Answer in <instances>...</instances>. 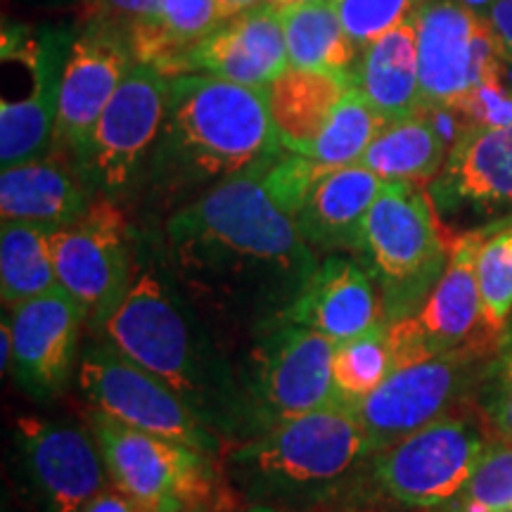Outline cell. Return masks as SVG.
Returning <instances> with one entry per match:
<instances>
[{"mask_svg": "<svg viewBox=\"0 0 512 512\" xmlns=\"http://www.w3.org/2000/svg\"><path fill=\"white\" fill-rule=\"evenodd\" d=\"M418 27L420 93L425 110L458 112L475 88L501 76V43L489 17L460 0H425Z\"/></svg>", "mask_w": 512, "mask_h": 512, "instance_id": "7", "label": "cell"}, {"mask_svg": "<svg viewBox=\"0 0 512 512\" xmlns=\"http://www.w3.org/2000/svg\"><path fill=\"white\" fill-rule=\"evenodd\" d=\"M394 358L387 339V323H377L363 335L335 344L332 380L339 399L354 403L368 396L392 373Z\"/></svg>", "mask_w": 512, "mask_h": 512, "instance_id": "31", "label": "cell"}, {"mask_svg": "<svg viewBox=\"0 0 512 512\" xmlns=\"http://www.w3.org/2000/svg\"><path fill=\"white\" fill-rule=\"evenodd\" d=\"M268 164L216 183L166 226L178 266L204 290H285L292 299L316 268L297 219L266 188Z\"/></svg>", "mask_w": 512, "mask_h": 512, "instance_id": "1", "label": "cell"}, {"mask_svg": "<svg viewBox=\"0 0 512 512\" xmlns=\"http://www.w3.org/2000/svg\"><path fill=\"white\" fill-rule=\"evenodd\" d=\"M17 444L43 512H81L110 484L98 441L79 427L19 418Z\"/></svg>", "mask_w": 512, "mask_h": 512, "instance_id": "16", "label": "cell"}, {"mask_svg": "<svg viewBox=\"0 0 512 512\" xmlns=\"http://www.w3.org/2000/svg\"><path fill=\"white\" fill-rule=\"evenodd\" d=\"M53 228L3 221L0 230V297L5 309L60 290L48 238Z\"/></svg>", "mask_w": 512, "mask_h": 512, "instance_id": "29", "label": "cell"}, {"mask_svg": "<svg viewBox=\"0 0 512 512\" xmlns=\"http://www.w3.org/2000/svg\"><path fill=\"white\" fill-rule=\"evenodd\" d=\"M477 406L486 425L512 444V349H501L477 382Z\"/></svg>", "mask_w": 512, "mask_h": 512, "instance_id": "35", "label": "cell"}, {"mask_svg": "<svg viewBox=\"0 0 512 512\" xmlns=\"http://www.w3.org/2000/svg\"><path fill=\"white\" fill-rule=\"evenodd\" d=\"M273 8H290V5H313V3H332V0H268Z\"/></svg>", "mask_w": 512, "mask_h": 512, "instance_id": "43", "label": "cell"}, {"mask_svg": "<svg viewBox=\"0 0 512 512\" xmlns=\"http://www.w3.org/2000/svg\"><path fill=\"white\" fill-rule=\"evenodd\" d=\"M79 387L98 411L140 432L181 441L219 458L221 441L169 384L131 363L110 344H95L79 361Z\"/></svg>", "mask_w": 512, "mask_h": 512, "instance_id": "10", "label": "cell"}, {"mask_svg": "<svg viewBox=\"0 0 512 512\" xmlns=\"http://www.w3.org/2000/svg\"><path fill=\"white\" fill-rule=\"evenodd\" d=\"M159 3L162 0H88L83 10L88 15L86 22H98L131 41L133 34L157 17Z\"/></svg>", "mask_w": 512, "mask_h": 512, "instance_id": "37", "label": "cell"}, {"mask_svg": "<svg viewBox=\"0 0 512 512\" xmlns=\"http://www.w3.org/2000/svg\"><path fill=\"white\" fill-rule=\"evenodd\" d=\"M479 292L484 328L501 335L512 316V223L489 226V238L479 254Z\"/></svg>", "mask_w": 512, "mask_h": 512, "instance_id": "32", "label": "cell"}, {"mask_svg": "<svg viewBox=\"0 0 512 512\" xmlns=\"http://www.w3.org/2000/svg\"><path fill=\"white\" fill-rule=\"evenodd\" d=\"M330 166L318 164L316 159L297 155V152H290V155L275 157L271 164L264 169V183L266 188L271 190V195L278 200L280 207L297 219L299 209L313 188V183L318 181L320 176L328 171Z\"/></svg>", "mask_w": 512, "mask_h": 512, "instance_id": "36", "label": "cell"}, {"mask_svg": "<svg viewBox=\"0 0 512 512\" xmlns=\"http://www.w3.org/2000/svg\"><path fill=\"white\" fill-rule=\"evenodd\" d=\"M100 328L114 351L169 384L195 413L200 411L204 382L195 342L183 311L157 275H138Z\"/></svg>", "mask_w": 512, "mask_h": 512, "instance_id": "9", "label": "cell"}, {"mask_svg": "<svg viewBox=\"0 0 512 512\" xmlns=\"http://www.w3.org/2000/svg\"><path fill=\"white\" fill-rule=\"evenodd\" d=\"M88 427L105 458L110 482L150 510L159 505H188L204 512L238 510V496L211 453L140 432L98 408L88 418Z\"/></svg>", "mask_w": 512, "mask_h": 512, "instance_id": "5", "label": "cell"}, {"mask_svg": "<svg viewBox=\"0 0 512 512\" xmlns=\"http://www.w3.org/2000/svg\"><path fill=\"white\" fill-rule=\"evenodd\" d=\"M486 238H489V226L460 233L451 242V256H448L444 275L434 285L420 311L387 323L394 366L467 347L472 332L479 325L484 328L479 254Z\"/></svg>", "mask_w": 512, "mask_h": 512, "instance_id": "13", "label": "cell"}, {"mask_svg": "<svg viewBox=\"0 0 512 512\" xmlns=\"http://www.w3.org/2000/svg\"><path fill=\"white\" fill-rule=\"evenodd\" d=\"M290 67L280 10L271 3L226 19L183 57L178 74H211L266 88ZM176 74V76H178Z\"/></svg>", "mask_w": 512, "mask_h": 512, "instance_id": "20", "label": "cell"}, {"mask_svg": "<svg viewBox=\"0 0 512 512\" xmlns=\"http://www.w3.org/2000/svg\"><path fill=\"white\" fill-rule=\"evenodd\" d=\"M245 512H294V510H287V508H273V505H252V508H247Z\"/></svg>", "mask_w": 512, "mask_h": 512, "instance_id": "46", "label": "cell"}, {"mask_svg": "<svg viewBox=\"0 0 512 512\" xmlns=\"http://www.w3.org/2000/svg\"><path fill=\"white\" fill-rule=\"evenodd\" d=\"M91 185L79 166L60 152L8 166L0 174L3 221L38 223L46 228L72 226L91 207Z\"/></svg>", "mask_w": 512, "mask_h": 512, "instance_id": "22", "label": "cell"}, {"mask_svg": "<svg viewBox=\"0 0 512 512\" xmlns=\"http://www.w3.org/2000/svg\"><path fill=\"white\" fill-rule=\"evenodd\" d=\"M358 50L418 15L425 0H332Z\"/></svg>", "mask_w": 512, "mask_h": 512, "instance_id": "34", "label": "cell"}, {"mask_svg": "<svg viewBox=\"0 0 512 512\" xmlns=\"http://www.w3.org/2000/svg\"><path fill=\"white\" fill-rule=\"evenodd\" d=\"M69 31H43L22 50H3L19 55L31 69V91L22 100L0 102V164L8 166L48 155L55 147L57 105H60L62 69L72 48Z\"/></svg>", "mask_w": 512, "mask_h": 512, "instance_id": "18", "label": "cell"}, {"mask_svg": "<svg viewBox=\"0 0 512 512\" xmlns=\"http://www.w3.org/2000/svg\"><path fill=\"white\" fill-rule=\"evenodd\" d=\"M446 157V140L439 126L420 112L384 126L358 164L384 181L425 183L437 178Z\"/></svg>", "mask_w": 512, "mask_h": 512, "instance_id": "27", "label": "cell"}, {"mask_svg": "<svg viewBox=\"0 0 512 512\" xmlns=\"http://www.w3.org/2000/svg\"><path fill=\"white\" fill-rule=\"evenodd\" d=\"M133 64V50L117 31L86 22L74 36L62 69L55 124V147L69 152L74 164Z\"/></svg>", "mask_w": 512, "mask_h": 512, "instance_id": "15", "label": "cell"}, {"mask_svg": "<svg viewBox=\"0 0 512 512\" xmlns=\"http://www.w3.org/2000/svg\"><path fill=\"white\" fill-rule=\"evenodd\" d=\"M498 349H512V316L501 332V339H498Z\"/></svg>", "mask_w": 512, "mask_h": 512, "instance_id": "44", "label": "cell"}, {"mask_svg": "<svg viewBox=\"0 0 512 512\" xmlns=\"http://www.w3.org/2000/svg\"><path fill=\"white\" fill-rule=\"evenodd\" d=\"M349 88L351 79L344 74L287 67L266 86L268 110L280 145L287 152L306 155Z\"/></svg>", "mask_w": 512, "mask_h": 512, "instance_id": "25", "label": "cell"}, {"mask_svg": "<svg viewBox=\"0 0 512 512\" xmlns=\"http://www.w3.org/2000/svg\"><path fill=\"white\" fill-rule=\"evenodd\" d=\"M0 335H3V342H0V366H3V373H8L12 368V323L8 313L3 316V325H0Z\"/></svg>", "mask_w": 512, "mask_h": 512, "instance_id": "40", "label": "cell"}, {"mask_svg": "<svg viewBox=\"0 0 512 512\" xmlns=\"http://www.w3.org/2000/svg\"><path fill=\"white\" fill-rule=\"evenodd\" d=\"M290 67L344 74L351 79L361 50L344 29L335 3L280 8Z\"/></svg>", "mask_w": 512, "mask_h": 512, "instance_id": "28", "label": "cell"}, {"mask_svg": "<svg viewBox=\"0 0 512 512\" xmlns=\"http://www.w3.org/2000/svg\"><path fill=\"white\" fill-rule=\"evenodd\" d=\"M226 19L223 0H162L157 17L133 34L128 46L136 62L176 76L183 57Z\"/></svg>", "mask_w": 512, "mask_h": 512, "instance_id": "26", "label": "cell"}, {"mask_svg": "<svg viewBox=\"0 0 512 512\" xmlns=\"http://www.w3.org/2000/svg\"><path fill=\"white\" fill-rule=\"evenodd\" d=\"M482 370L475 347L394 366L380 387L351 403L373 456L434 420L456 413L453 408L463 396L477 389Z\"/></svg>", "mask_w": 512, "mask_h": 512, "instance_id": "8", "label": "cell"}, {"mask_svg": "<svg viewBox=\"0 0 512 512\" xmlns=\"http://www.w3.org/2000/svg\"><path fill=\"white\" fill-rule=\"evenodd\" d=\"M434 512H512V444H491L463 489Z\"/></svg>", "mask_w": 512, "mask_h": 512, "instance_id": "33", "label": "cell"}, {"mask_svg": "<svg viewBox=\"0 0 512 512\" xmlns=\"http://www.w3.org/2000/svg\"><path fill=\"white\" fill-rule=\"evenodd\" d=\"M81 512H150V508L110 482L98 496L83 505Z\"/></svg>", "mask_w": 512, "mask_h": 512, "instance_id": "38", "label": "cell"}, {"mask_svg": "<svg viewBox=\"0 0 512 512\" xmlns=\"http://www.w3.org/2000/svg\"><path fill=\"white\" fill-rule=\"evenodd\" d=\"M335 344L316 330L278 323L256 356V406L268 427L339 399L332 380Z\"/></svg>", "mask_w": 512, "mask_h": 512, "instance_id": "14", "label": "cell"}, {"mask_svg": "<svg viewBox=\"0 0 512 512\" xmlns=\"http://www.w3.org/2000/svg\"><path fill=\"white\" fill-rule=\"evenodd\" d=\"M387 124L389 121L351 86L337 110L332 112L328 124L323 126L320 136L306 150V157L316 159L318 164L330 166V169L358 164Z\"/></svg>", "mask_w": 512, "mask_h": 512, "instance_id": "30", "label": "cell"}, {"mask_svg": "<svg viewBox=\"0 0 512 512\" xmlns=\"http://www.w3.org/2000/svg\"><path fill=\"white\" fill-rule=\"evenodd\" d=\"M489 446L479 420L448 413L377 451L370 458L373 477L403 508L437 510L463 489Z\"/></svg>", "mask_w": 512, "mask_h": 512, "instance_id": "6", "label": "cell"}, {"mask_svg": "<svg viewBox=\"0 0 512 512\" xmlns=\"http://www.w3.org/2000/svg\"><path fill=\"white\" fill-rule=\"evenodd\" d=\"M166 98L169 76L152 64H133L76 159L91 190L114 197L128 188L143 157L162 136Z\"/></svg>", "mask_w": 512, "mask_h": 512, "instance_id": "11", "label": "cell"}, {"mask_svg": "<svg viewBox=\"0 0 512 512\" xmlns=\"http://www.w3.org/2000/svg\"><path fill=\"white\" fill-rule=\"evenodd\" d=\"M126 238L124 211L102 192L79 221L53 230L48 238L57 283L98 328L131 287Z\"/></svg>", "mask_w": 512, "mask_h": 512, "instance_id": "12", "label": "cell"}, {"mask_svg": "<svg viewBox=\"0 0 512 512\" xmlns=\"http://www.w3.org/2000/svg\"><path fill=\"white\" fill-rule=\"evenodd\" d=\"M430 197L441 216H486L512 207V121L501 126L465 124Z\"/></svg>", "mask_w": 512, "mask_h": 512, "instance_id": "17", "label": "cell"}, {"mask_svg": "<svg viewBox=\"0 0 512 512\" xmlns=\"http://www.w3.org/2000/svg\"><path fill=\"white\" fill-rule=\"evenodd\" d=\"M366 458H373V448L354 406L344 399L266 427L226 453L235 482L249 494L285 503L332 496Z\"/></svg>", "mask_w": 512, "mask_h": 512, "instance_id": "3", "label": "cell"}, {"mask_svg": "<svg viewBox=\"0 0 512 512\" xmlns=\"http://www.w3.org/2000/svg\"><path fill=\"white\" fill-rule=\"evenodd\" d=\"M486 17L496 31L503 55L512 60V0H491Z\"/></svg>", "mask_w": 512, "mask_h": 512, "instance_id": "39", "label": "cell"}, {"mask_svg": "<svg viewBox=\"0 0 512 512\" xmlns=\"http://www.w3.org/2000/svg\"><path fill=\"white\" fill-rule=\"evenodd\" d=\"M361 254L380 287L384 323L420 311L451 256L430 192L387 181L361 228Z\"/></svg>", "mask_w": 512, "mask_h": 512, "instance_id": "4", "label": "cell"}, {"mask_svg": "<svg viewBox=\"0 0 512 512\" xmlns=\"http://www.w3.org/2000/svg\"><path fill=\"white\" fill-rule=\"evenodd\" d=\"M375 278L347 256H328L313 268L297 294L278 313V323L299 325L344 342L382 323Z\"/></svg>", "mask_w": 512, "mask_h": 512, "instance_id": "21", "label": "cell"}, {"mask_svg": "<svg viewBox=\"0 0 512 512\" xmlns=\"http://www.w3.org/2000/svg\"><path fill=\"white\" fill-rule=\"evenodd\" d=\"M268 0H223V8H226V17H235L240 15V12L245 10H252L256 5H264Z\"/></svg>", "mask_w": 512, "mask_h": 512, "instance_id": "41", "label": "cell"}, {"mask_svg": "<svg viewBox=\"0 0 512 512\" xmlns=\"http://www.w3.org/2000/svg\"><path fill=\"white\" fill-rule=\"evenodd\" d=\"M351 86L389 124L425 112L420 93L415 17L406 19L361 50L354 72H351Z\"/></svg>", "mask_w": 512, "mask_h": 512, "instance_id": "24", "label": "cell"}, {"mask_svg": "<svg viewBox=\"0 0 512 512\" xmlns=\"http://www.w3.org/2000/svg\"><path fill=\"white\" fill-rule=\"evenodd\" d=\"M83 320L79 304L62 287L10 309L12 373L27 392L50 396L64 387Z\"/></svg>", "mask_w": 512, "mask_h": 512, "instance_id": "19", "label": "cell"}, {"mask_svg": "<svg viewBox=\"0 0 512 512\" xmlns=\"http://www.w3.org/2000/svg\"><path fill=\"white\" fill-rule=\"evenodd\" d=\"M266 88L211 74L169 76L157 166L181 183L226 181L280 157Z\"/></svg>", "mask_w": 512, "mask_h": 512, "instance_id": "2", "label": "cell"}, {"mask_svg": "<svg viewBox=\"0 0 512 512\" xmlns=\"http://www.w3.org/2000/svg\"><path fill=\"white\" fill-rule=\"evenodd\" d=\"M150 512H204V510L188 508V505H159V508L150 510Z\"/></svg>", "mask_w": 512, "mask_h": 512, "instance_id": "45", "label": "cell"}, {"mask_svg": "<svg viewBox=\"0 0 512 512\" xmlns=\"http://www.w3.org/2000/svg\"><path fill=\"white\" fill-rule=\"evenodd\" d=\"M387 181L361 164L335 166L313 183L297 214L309 245L361 252V228Z\"/></svg>", "mask_w": 512, "mask_h": 512, "instance_id": "23", "label": "cell"}, {"mask_svg": "<svg viewBox=\"0 0 512 512\" xmlns=\"http://www.w3.org/2000/svg\"><path fill=\"white\" fill-rule=\"evenodd\" d=\"M24 3L29 5H36V8H86L88 0H24Z\"/></svg>", "mask_w": 512, "mask_h": 512, "instance_id": "42", "label": "cell"}]
</instances>
